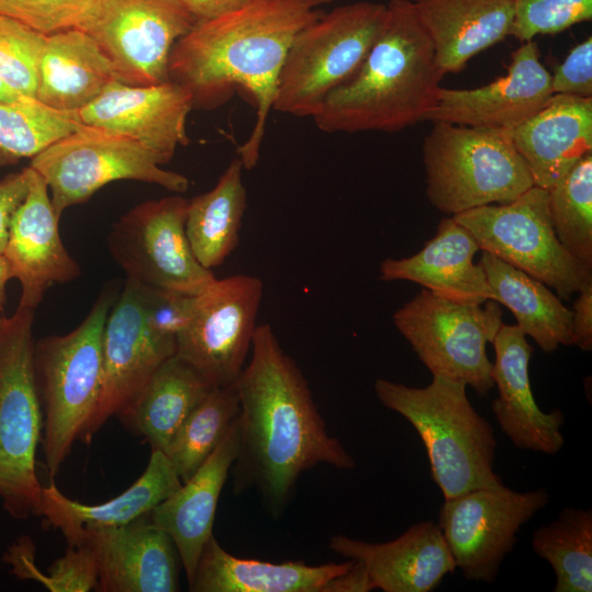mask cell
Wrapping results in <instances>:
<instances>
[{"label": "cell", "instance_id": "obj_13", "mask_svg": "<svg viewBox=\"0 0 592 592\" xmlns=\"http://www.w3.org/2000/svg\"><path fill=\"white\" fill-rule=\"evenodd\" d=\"M548 501L544 488L516 491L504 483L445 499L439 526L456 569L466 580L492 583L521 527Z\"/></svg>", "mask_w": 592, "mask_h": 592}, {"label": "cell", "instance_id": "obj_21", "mask_svg": "<svg viewBox=\"0 0 592 592\" xmlns=\"http://www.w3.org/2000/svg\"><path fill=\"white\" fill-rule=\"evenodd\" d=\"M491 343L498 389L491 408L501 431L516 448L557 454L565 444V415L558 408L544 412L534 399L528 373L534 348L516 325L502 323Z\"/></svg>", "mask_w": 592, "mask_h": 592}, {"label": "cell", "instance_id": "obj_36", "mask_svg": "<svg viewBox=\"0 0 592 592\" xmlns=\"http://www.w3.org/2000/svg\"><path fill=\"white\" fill-rule=\"evenodd\" d=\"M548 192V208L562 247L592 270V153L581 158Z\"/></svg>", "mask_w": 592, "mask_h": 592}, {"label": "cell", "instance_id": "obj_28", "mask_svg": "<svg viewBox=\"0 0 592 592\" xmlns=\"http://www.w3.org/2000/svg\"><path fill=\"white\" fill-rule=\"evenodd\" d=\"M353 560L307 565L239 558L212 535L200 556L189 585L193 592H323L327 583L345 572Z\"/></svg>", "mask_w": 592, "mask_h": 592}, {"label": "cell", "instance_id": "obj_33", "mask_svg": "<svg viewBox=\"0 0 592 592\" xmlns=\"http://www.w3.org/2000/svg\"><path fill=\"white\" fill-rule=\"evenodd\" d=\"M534 553L556 576L554 592L592 591V511L563 508L547 525L534 531Z\"/></svg>", "mask_w": 592, "mask_h": 592}, {"label": "cell", "instance_id": "obj_18", "mask_svg": "<svg viewBox=\"0 0 592 592\" xmlns=\"http://www.w3.org/2000/svg\"><path fill=\"white\" fill-rule=\"evenodd\" d=\"M553 95L550 72L542 64L535 41L513 52L506 73L473 89L439 91L426 121L514 130Z\"/></svg>", "mask_w": 592, "mask_h": 592}, {"label": "cell", "instance_id": "obj_6", "mask_svg": "<svg viewBox=\"0 0 592 592\" xmlns=\"http://www.w3.org/2000/svg\"><path fill=\"white\" fill-rule=\"evenodd\" d=\"M422 156L428 200L452 216L509 203L534 185L513 130L435 122Z\"/></svg>", "mask_w": 592, "mask_h": 592}, {"label": "cell", "instance_id": "obj_32", "mask_svg": "<svg viewBox=\"0 0 592 592\" xmlns=\"http://www.w3.org/2000/svg\"><path fill=\"white\" fill-rule=\"evenodd\" d=\"M243 166L235 158L208 192L189 201L185 232L197 261L210 270L237 248L247 208Z\"/></svg>", "mask_w": 592, "mask_h": 592}, {"label": "cell", "instance_id": "obj_35", "mask_svg": "<svg viewBox=\"0 0 592 592\" xmlns=\"http://www.w3.org/2000/svg\"><path fill=\"white\" fill-rule=\"evenodd\" d=\"M80 125L76 113L54 110L36 99L0 101V166L32 159Z\"/></svg>", "mask_w": 592, "mask_h": 592}, {"label": "cell", "instance_id": "obj_38", "mask_svg": "<svg viewBox=\"0 0 592 592\" xmlns=\"http://www.w3.org/2000/svg\"><path fill=\"white\" fill-rule=\"evenodd\" d=\"M47 35L0 14V79L21 95L36 99Z\"/></svg>", "mask_w": 592, "mask_h": 592}, {"label": "cell", "instance_id": "obj_26", "mask_svg": "<svg viewBox=\"0 0 592 592\" xmlns=\"http://www.w3.org/2000/svg\"><path fill=\"white\" fill-rule=\"evenodd\" d=\"M444 75L510 36L514 0H411Z\"/></svg>", "mask_w": 592, "mask_h": 592}, {"label": "cell", "instance_id": "obj_17", "mask_svg": "<svg viewBox=\"0 0 592 592\" xmlns=\"http://www.w3.org/2000/svg\"><path fill=\"white\" fill-rule=\"evenodd\" d=\"M192 109V94L174 81L133 86L116 80L76 116L81 124L135 140L162 166L178 146L187 145L186 117Z\"/></svg>", "mask_w": 592, "mask_h": 592}, {"label": "cell", "instance_id": "obj_24", "mask_svg": "<svg viewBox=\"0 0 592 592\" xmlns=\"http://www.w3.org/2000/svg\"><path fill=\"white\" fill-rule=\"evenodd\" d=\"M479 250L473 235L453 216L446 217L415 254L382 261L379 277L413 282L452 300L483 304L493 300V292L483 269L474 262Z\"/></svg>", "mask_w": 592, "mask_h": 592}, {"label": "cell", "instance_id": "obj_9", "mask_svg": "<svg viewBox=\"0 0 592 592\" xmlns=\"http://www.w3.org/2000/svg\"><path fill=\"white\" fill-rule=\"evenodd\" d=\"M483 304L456 301L422 288L395 311L392 321L432 376L486 396L494 387L487 343L503 322L499 303Z\"/></svg>", "mask_w": 592, "mask_h": 592}, {"label": "cell", "instance_id": "obj_42", "mask_svg": "<svg viewBox=\"0 0 592 592\" xmlns=\"http://www.w3.org/2000/svg\"><path fill=\"white\" fill-rule=\"evenodd\" d=\"M31 172V167H26L0 181V255L7 246L12 217L29 192Z\"/></svg>", "mask_w": 592, "mask_h": 592}, {"label": "cell", "instance_id": "obj_48", "mask_svg": "<svg viewBox=\"0 0 592 592\" xmlns=\"http://www.w3.org/2000/svg\"><path fill=\"white\" fill-rule=\"evenodd\" d=\"M3 305H4V303L0 301V311H1L2 308H3Z\"/></svg>", "mask_w": 592, "mask_h": 592}, {"label": "cell", "instance_id": "obj_44", "mask_svg": "<svg viewBox=\"0 0 592 592\" xmlns=\"http://www.w3.org/2000/svg\"><path fill=\"white\" fill-rule=\"evenodd\" d=\"M374 589L365 567L358 561H353L345 572L327 583L323 592H368Z\"/></svg>", "mask_w": 592, "mask_h": 592}, {"label": "cell", "instance_id": "obj_5", "mask_svg": "<svg viewBox=\"0 0 592 592\" xmlns=\"http://www.w3.org/2000/svg\"><path fill=\"white\" fill-rule=\"evenodd\" d=\"M113 299L111 291L104 292L75 330L35 342L34 368L44 413L43 451L50 478L58 475L96 409L103 378V331Z\"/></svg>", "mask_w": 592, "mask_h": 592}, {"label": "cell", "instance_id": "obj_22", "mask_svg": "<svg viewBox=\"0 0 592 592\" xmlns=\"http://www.w3.org/2000/svg\"><path fill=\"white\" fill-rule=\"evenodd\" d=\"M335 554L361 562L375 589L384 592H431L456 569L439 524L421 521L385 543L333 535Z\"/></svg>", "mask_w": 592, "mask_h": 592}, {"label": "cell", "instance_id": "obj_37", "mask_svg": "<svg viewBox=\"0 0 592 592\" xmlns=\"http://www.w3.org/2000/svg\"><path fill=\"white\" fill-rule=\"evenodd\" d=\"M7 560L19 578L37 580L53 592H87L98 585L96 554L84 539L69 545L66 554L53 563L47 574L35 567L32 543L27 538H20L10 548Z\"/></svg>", "mask_w": 592, "mask_h": 592}, {"label": "cell", "instance_id": "obj_2", "mask_svg": "<svg viewBox=\"0 0 592 592\" xmlns=\"http://www.w3.org/2000/svg\"><path fill=\"white\" fill-rule=\"evenodd\" d=\"M333 0H248L220 16L196 21L173 46L169 78L193 98V107L214 109L234 92H248L257 110L253 129L238 147L244 170L260 157L278 77L295 36Z\"/></svg>", "mask_w": 592, "mask_h": 592}, {"label": "cell", "instance_id": "obj_4", "mask_svg": "<svg viewBox=\"0 0 592 592\" xmlns=\"http://www.w3.org/2000/svg\"><path fill=\"white\" fill-rule=\"evenodd\" d=\"M374 390L383 406L402 415L418 432L444 500L503 483L493 470V429L470 403L465 384L433 376L428 386L419 388L378 378Z\"/></svg>", "mask_w": 592, "mask_h": 592}, {"label": "cell", "instance_id": "obj_31", "mask_svg": "<svg viewBox=\"0 0 592 592\" xmlns=\"http://www.w3.org/2000/svg\"><path fill=\"white\" fill-rule=\"evenodd\" d=\"M478 263L493 300L510 309L516 326L544 352L572 345V309L548 286L487 251H482Z\"/></svg>", "mask_w": 592, "mask_h": 592}, {"label": "cell", "instance_id": "obj_41", "mask_svg": "<svg viewBox=\"0 0 592 592\" xmlns=\"http://www.w3.org/2000/svg\"><path fill=\"white\" fill-rule=\"evenodd\" d=\"M553 94L592 98V37L576 45L550 73Z\"/></svg>", "mask_w": 592, "mask_h": 592}, {"label": "cell", "instance_id": "obj_14", "mask_svg": "<svg viewBox=\"0 0 592 592\" xmlns=\"http://www.w3.org/2000/svg\"><path fill=\"white\" fill-rule=\"evenodd\" d=\"M151 287L126 278L103 331V378L96 409L81 441L89 442L113 415L121 414L155 372L177 351V338L158 326Z\"/></svg>", "mask_w": 592, "mask_h": 592}, {"label": "cell", "instance_id": "obj_11", "mask_svg": "<svg viewBox=\"0 0 592 592\" xmlns=\"http://www.w3.org/2000/svg\"><path fill=\"white\" fill-rule=\"evenodd\" d=\"M30 167L45 180L59 218L65 209L118 180L152 183L175 193L189 187L186 177L162 169L135 140L84 124L33 157Z\"/></svg>", "mask_w": 592, "mask_h": 592}, {"label": "cell", "instance_id": "obj_19", "mask_svg": "<svg viewBox=\"0 0 592 592\" xmlns=\"http://www.w3.org/2000/svg\"><path fill=\"white\" fill-rule=\"evenodd\" d=\"M80 539L95 550L98 591H179L178 549L150 513L121 526L86 527L72 544Z\"/></svg>", "mask_w": 592, "mask_h": 592}, {"label": "cell", "instance_id": "obj_30", "mask_svg": "<svg viewBox=\"0 0 592 592\" xmlns=\"http://www.w3.org/2000/svg\"><path fill=\"white\" fill-rule=\"evenodd\" d=\"M212 386L175 354L151 376L138 396L117 417L151 451L167 452L175 433Z\"/></svg>", "mask_w": 592, "mask_h": 592}, {"label": "cell", "instance_id": "obj_1", "mask_svg": "<svg viewBox=\"0 0 592 592\" xmlns=\"http://www.w3.org/2000/svg\"><path fill=\"white\" fill-rule=\"evenodd\" d=\"M250 351L234 383L240 406L234 490L254 488L277 516L305 471L319 464L351 469L355 460L328 433L303 372L270 325L257 326Z\"/></svg>", "mask_w": 592, "mask_h": 592}, {"label": "cell", "instance_id": "obj_47", "mask_svg": "<svg viewBox=\"0 0 592 592\" xmlns=\"http://www.w3.org/2000/svg\"><path fill=\"white\" fill-rule=\"evenodd\" d=\"M25 96L21 95L13 89H11L8 84H5L0 79V101L4 102H14L24 99Z\"/></svg>", "mask_w": 592, "mask_h": 592}, {"label": "cell", "instance_id": "obj_23", "mask_svg": "<svg viewBox=\"0 0 592 592\" xmlns=\"http://www.w3.org/2000/svg\"><path fill=\"white\" fill-rule=\"evenodd\" d=\"M239 417L203 465L150 512L151 521L173 539L189 585L208 538L223 487L239 451Z\"/></svg>", "mask_w": 592, "mask_h": 592}, {"label": "cell", "instance_id": "obj_3", "mask_svg": "<svg viewBox=\"0 0 592 592\" xmlns=\"http://www.w3.org/2000/svg\"><path fill=\"white\" fill-rule=\"evenodd\" d=\"M379 36L356 73L312 115L325 133L400 132L426 121L441 81L432 41L411 0H389Z\"/></svg>", "mask_w": 592, "mask_h": 592}, {"label": "cell", "instance_id": "obj_40", "mask_svg": "<svg viewBox=\"0 0 592 592\" xmlns=\"http://www.w3.org/2000/svg\"><path fill=\"white\" fill-rule=\"evenodd\" d=\"M592 20V0H514L511 36L534 41Z\"/></svg>", "mask_w": 592, "mask_h": 592}, {"label": "cell", "instance_id": "obj_46", "mask_svg": "<svg viewBox=\"0 0 592 592\" xmlns=\"http://www.w3.org/2000/svg\"><path fill=\"white\" fill-rule=\"evenodd\" d=\"M11 278L9 265L3 255H0V301L2 303L5 301V285Z\"/></svg>", "mask_w": 592, "mask_h": 592}, {"label": "cell", "instance_id": "obj_27", "mask_svg": "<svg viewBox=\"0 0 592 592\" xmlns=\"http://www.w3.org/2000/svg\"><path fill=\"white\" fill-rule=\"evenodd\" d=\"M182 485L169 458L151 451L143 475L119 496L100 503L84 504L66 497L54 482L42 489L39 516L61 531L72 544L86 527H115L148 514Z\"/></svg>", "mask_w": 592, "mask_h": 592}, {"label": "cell", "instance_id": "obj_16", "mask_svg": "<svg viewBox=\"0 0 592 592\" xmlns=\"http://www.w3.org/2000/svg\"><path fill=\"white\" fill-rule=\"evenodd\" d=\"M195 22L177 0H103L88 33L112 61L119 81L151 86L170 81L172 48Z\"/></svg>", "mask_w": 592, "mask_h": 592}, {"label": "cell", "instance_id": "obj_20", "mask_svg": "<svg viewBox=\"0 0 592 592\" xmlns=\"http://www.w3.org/2000/svg\"><path fill=\"white\" fill-rule=\"evenodd\" d=\"M58 223L48 186L32 169L29 192L12 217L2 254L11 277L20 282L21 307L35 310L52 284L67 283L81 274L62 244Z\"/></svg>", "mask_w": 592, "mask_h": 592}, {"label": "cell", "instance_id": "obj_29", "mask_svg": "<svg viewBox=\"0 0 592 592\" xmlns=\"http://www.w3.org/2000/svg\"><path fill=\"white\" fill-rule=\"evenodd\" d=\"M119 80L95 39L81 30L47 35L36 100L54 110L76 113Z\"/></svg>", "mask_w": 592, "mask_h": 592}, {"label": "cell", "instance_id": "obj_10", "mask_svg": "<svg viewBox=\"0 0 592 592\" xmlns=\"http://www.w3.org/2000/svg\"><path fill=\"white\" fill-rule=\"evenodd\" d=\"M453 218L473 235L480 250L540 281L561 299L570 300L592 284V270L558 240L543 187L533 185L509 203L476 207Z\"/></svg>", "mask_w": 592, "mask_h": 592}, {"label": "cell", "instance_id": "obj_43", "mask_svg": "<svg viewBox=\"0 0 592 592\" xmlns=\"http://www.w3.org/2000/svg\"><path fill=\"white\" fill-rule=\"evenodd\" d=\"M572 344L592 350V284L578 293L572 309Z\"/></svg>", "mask_w": 592, "mask_h": 592}, {"label": "cell", "instance_id": "obj_12", "mask_svg": "<svg viewBox=\"0 0 592 592\" xmlns=\"http://www.w3.org/2000/svg\"><path fill=\"white\" fill-rule=\"evenodd\" d=\"M187 205L179 195L148 201L114 224L107 247L126 278L184 295H197L215 281L186 237Z\"/></svg>", "mask_w": 592, "mask_h": 592}, {"label": "cell", "instance_id": "obj_8", "mask_svg": "<svg viewBox=\"0 0 592 592\" xmlns=\"http://www.w3.org/2000/svg\"><path fill=\"white\" fill-rule=\"evenodd\" d=\"M386 12V3L357 1L322 13L304 27L287 50L273 110L312 117L325 99L360 69Z\"/></svg>", "mask_w": 592, "mask_h": 592}, {"label": "cell", "instance_id": "obj_25", "mask_svg": "<svg viewBox=\"0 0 592 592\" xmlns=\"http://www.w3.org/2000/svg\"><path fill=\"white\" fill-rule=\"evenodd\" d=\"M513 140L534 185L548 190L592 153V98L553 94L513 130Z\"/></svg>", "mask_w": 592, "mask_h": 592}, {"label": "cell", "instance_id": "obj_15", "mask_svg": "<svg viewBox=\"0 0 592 592\" xmlns=\"http://www.w3.org/2000/svg\"><path fill=\"white\" fill-rule=\"evenodd\" d=\"M263 289L262 280L252 275L215 278L195 295L175 355L214 387L234 384L251 349Z\"/></svg>", "mask_w": 592, "mask_h": 592}, {"label": "cell", "instance_id": "obj_7", "mask_svg": "<svg viewBox=\"0 0 592 592\" xmlns=\"http://www.w3.org/2000/svg\"><path fill=\"white\" fill-rule=\"evenodd\" d=\"M34 309L0 316V499L19 520L39 515L35 456L43 410L34 368Z\"/></svg>", "mask_w": 592, "mask_h": 592}, {"label": "cell", "instance_id": "obj_34", "mask_svg": "<svg viewBox=\"0 0 592 592\" xmlns=\"http://www.w3.org/2000/svg\"><path fill=\"white\" fill-rule=\"evenodd\" d=\"M239 411L234 384L213 387L191 411L164 453L182 482L214 452L237 421Z\"/></svg>", "mask_w": 592, "mask_h": 592}, {"label": "cell", "instance_id": "obj_39", "mask_svg": "<svg viewBox=\"0 0 592 592\" xmlns=\"http://www.w3.org/2000/svg\"><path fill=\"white\" fill-rule=\"evenodd\" d=\"M103 0H0V14L45 34L81 30L98 20Z\"/></svg>", "mask_w": 592, "mask_h": 592}, {"label": "cell", "instance_id": "obj_45", "mask_svg": "<svg viewBox=\"0 0 592 592\" xmlns=\"http://www.w3.org/2000/svg\"><path fill=\"white\" fill-rule=\"evenodd\" d=\"M196 21L220 16L248 0H177Z\"/></svg>", "mask_w": 592, "mask_h": 592}]
</instances>
